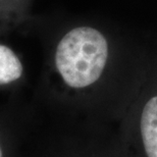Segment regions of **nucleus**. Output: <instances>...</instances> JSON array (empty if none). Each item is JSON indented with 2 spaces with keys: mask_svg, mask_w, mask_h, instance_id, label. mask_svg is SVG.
<instances>
[{
  "mask_svg": "<svg viewBox=\"0 0 157 157\" xmlns=\"http://www.w3.org/2000/svg\"><path fill=\"white\" fill-rule=\"evenodd\" d=\"M108 57V45L99 31L80 27L59 42L55 54L57 71L71 88H85L98 80Z\"/></svg>",
  "mask_w": 157,
  "mask_h": 157,
  "instance_id": "1",
  "label": "nucleus"
},
{
  "mask_svg": "<svg viewBox=\"0 0 157 157\" xmlns=\"http://www.w3.org/2000/svg\"><path fill=\"white\" fill-rule=\"evenodd\" d=\"M0 157H2V151H1V148H0Z\"/></svg>",
  "mask_w": 157,
  "mask_h": 157,
  "instance_id": "4",
  "label": "nucleus"
},
{
  "mask_svg": "<svg viewBox=\"0 0 157 157\" xmlns=\"http://www.w3.org/2000/svg\"><path fill=\"white\" fill-rule=\"evenodd\" d=\"M141 134L148 157H157V96L146 103L141 115Z\"/></svg>",
  "mask_w": 157,
  "mask_h": 157,
  "instance_id": "2",
  "label": "nucleus"
},
{
  "mask_svg": "<svg viewBox=\"0 0 157 157\" xmlns=\"http://www.w3.org/2000/svg\"><path fill=\"white\" fill-rule=\"evenodd\" d=\"M23 65L10 48L0 45V85L11 83L20 78Z\"/></svg>",
  "mask_w": 157,
  "mask_h": 157,
  "instance_id": "3",
  "label": "nucleus"
}]
</instances>
